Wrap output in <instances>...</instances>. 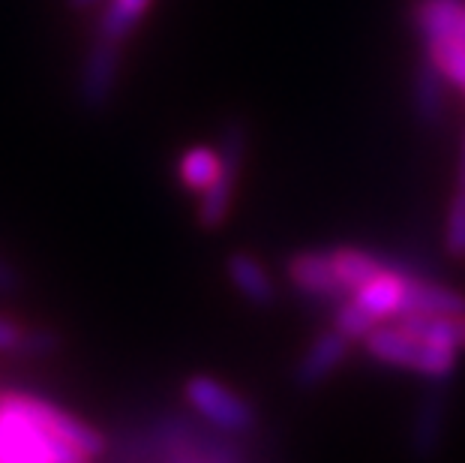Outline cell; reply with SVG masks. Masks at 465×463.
Returning a JSON list of instances; mask_svg holds the SVG:
<instances>
[{"instance_id": "6da1fadb", "label": "cell", "mask_w": 465, "mask_h": 463, "mask_svg": "<svg viewBox=\"0 0 465 463\" xmlns=\"http://www.w3.org/2000/svg\"><path fill=\"white\" fill-rule=\"evenodd\" d=\"M370 356L391 367L414 370L427 379H448L457 370V349L435 347V343L420 340L402 325H375L370 337L363 340Z\"/></svg>"}, {"instance_id": "7a4b0ae2", "label": "cell", "mask_w": 465, "mask_h": 463, "mask_svg": "<svg viewBox=\"0 0 465 463\" xmlns=\"http://www.w3.org/2000/svg\"><path fill=\"white\" fill-rule=\"evenodd\" d=\"M186 403L199 412L207 425L220 428L225 433H246L255 425V409L252 403L241 398L229 386H223L213 377H193L186 382Z\"/></svg>"}, {"instance_id": "3957f363", "label": "cell", "mask_w": 465, "mask_h": 463, "mask_svg": "<svg viewBox=\"0 0 465 463\" xmlns=\"http://www.w3.org/2000/svg\"><path fill=\"white\" fill-rule=\"evenodd\" d=\"M0 398L6 403H13L15 409H22L27 418H34L39 428L54 433L66 442H73L82 451H87L91 458H100L105 451V437L96 428H91L87 421L69 416L66 409L54 407L52 400L36 398V394H25V391H0Z\"/></svg>"}, {"instance_id": "277c9868", "label": "cell", "mask_w": 465, "mask_h": 463, "mask_svg": "<svg viewBox=\"0 0 465 463\" xmlns=\"http://www.w3.org/2000/svg\"><path fill=\"white\" fill-rule=\"evenodd\" d=\"M246 154V133L241 124H232L223 136V172L207 190L199 196V223L204 229H220V226L229 220L232 211V199H234V184H237V172H241Z\"/></svg>"}, {"instance_id": "5b68a950", "label": "cell", "mask_w": 465, "mask_h": 463, "mask_svg": "<svg viewBox=\"0 0 465 463\" xmlns=\"http://www.w3.org/2000/svg\"><path fill=\"white\" fill-rule=\"evenodd\" d=\"M117 70H121V43L96 36L84 55L82 73H78V96H82L84 108L100 112V108L112 103L117 87Z\"/></svg>"}, {"instance_id": "8992f818", "label": "cell", "mask_w": 465, "mask_h": 463, "mask_svg": "<svg viewBox=\"0 0 465 463\" xmlns=\"http://www.w3.org/2000/svg\"><path fill=\"white\" fill-rule=\"evenodd\" d=\"M289 280L298 292L319 301H340L349 298L333 268L331 250H303L289 259Z\"/></svg>"}, {"instance_id": "52a82bcc", "label": "cell", "mask_w": 465, "mask_h": 463, "mask_svg": "<svg viewBox=\"0 0 465 463\" xmlns=\"http://www.w3.org/2000/svg\"><path fill=\"white\" fill-rule=\"evenodd\" d=\"M405 280H409V271L397 268V265H388V268H384L381 274H375L372 280H366L363 286H358L349 298L358 304L366 317H372L379 325L391 322V319H400Z\"/></svg>"}, {"instance_id": "ba28073f", "label": "cell", "mask_w": 465, "mask_h": 463, "mask_svg": "<svg viewBox=\"0 0 465 463\" xmlns=\"http://www.w3.org/2000/svg\"><path fill=\"white\" fill-rule=\"evenodd\" d=\"M405 317H457L465 319V295L448 286H439L432 280H420L409 274L402 295V313Z\"/></svg>"}, {"instance_id": "9c48e42d", "label": "cell", "mask_w": 465, "mask_h": 463, "mask_svg": "<svg viewBox=\"0 0 465 463\" xmlns=\"http://www.w3.org/2000/svg\"><path fill=\"white\" fill-rule=\"evenodd\" d=\"M349 337H342L340 331H322L310 347H306L303 358L298 361V370H294V382L301 388H315L322 386L324 379L336 373L349 358Z\"/></svg>"}, {"instance_id": "30bf717a", "label": "cell", "mask_w": 465, "mask_h": 463, "mask_svg": "<svg viewBox=\"0 0 465 463\" xmlns=\"http://www.w3.org/2000/svg\"><path fill=\"white\" fill-rule=\"evenodd\" d=\"M225 271H229V280L234 289L250 304H255V307H271L276 301V283L271 277V271H267L255 256L232 253L229 262H225Z\"/></svg>"}, {"instance_id": "8fae6325", "label": "cell", "mask_w": 465, "mask_h": 463, "mask_svg": "<svg viewBox=\"0 0 465 463\" xmlns=\"http://www.w3.org/2000/svg\"><path fill=\"white\" fill-rule=\"evenodd\" d=\"M462 13L465 0H418L411 15L423 43H435V39H457Z\"/></svg>"}, {"instance_id": "7c38bea8", "label": "cell", "mask_w": 465, "mask_h": 463, "mask_svg": "<svg viewBox=\"0 0 465 463\" xmlns=\"http://www.w3.org/2000/svg\"><path fill=\"white\" fill-rule=\"evenodd\" d=\"M331 256H333L336 277H340L345 295H351L358 286L372 280L375 274H381L391 265V262H384L381 256L361 250V247H336V250H331Z\"/></svg>"}, {"instance_id": "4fadbf2b", "label": "cell", "mask_w": 465, "mask_h": 463, "mask_svg": "<svg viewBox=\"0 0 465 463\" xmlns=\"http://www.w3.org/2000/svg\"><path fill=\"white\" fill-rule=\"evenodd\" d=\"M223 172V156L220 151L207 145H195L190 151H183V156L177 160V178L193 193H204Z\"/></svg>"}, {"instance_id": "5bb4252c", "label": "cell", "mask_w": 465, "mask_h": 463, "mask_svg": "<svg viewBox=\"0 0 465 463\" xmlns=\"http://www.w3.org/2000/svg\"><path fill=\"white\" fill-rule=\"evenodd\" d=\"M444 85H448V78H444L430 61H423L418 66V75H414V108H418V115L423 117L427 124H439L441 115H444Z\"/></svg>"}, {"instance_id": "9a60e30c", "label": "cell", "mask_w": 465, "mask_h": 463, "mask_svg": "<svg viewBox=\"0 0 465 463\" xmlns=\"http://www.w3.org/2000/svg\"><path fill=\"white\" fill-rule=\"evenodd\" d=\"M444 398L441 394H430L427 400L420 403V412H418V421H414V451L420 458H432L435 451L441 446V437H444Z\"/></svg>"}, {"instance_id": "2e32d148", "label": "cell", "mask_w": 465, "mask_h": 463, "mask_svg": "<svg viewBox=\"0 0 465 463\" xmlns=\"http://www.w3.org/2000/svg\"><path fill=\"white\" fill-rule=\"evenodd\" d=\"M147 6H151V0H108L100 15V25H96V36L124 43L133 34V27L144 15Z\"/></svg>"}, {"instance_id": "e0dca14e", "label": "cell", "mask_w": 465, "mask_h": 463, "mask_svg": "<svg viewBox=\"0 0 465 463\" xmlns=\"http://www.w3.org/2000/svg\"><path fill=\"white\" fill-rule=\"evenodd\" d=\"M397 322L411 334H418L420 340L435 343V347H448V349L462 347V319L457 317H405Z\"/></svg>"}, {"instance_id": "ac0fdd59", "label": "cell", "mask_w": 465, "mask_h": 463, "mask_svg": "<svg viewBox=\"0 0 465 463\" xmlns=\"http://www.w3.org/2000/svg\"><path fill=\"white\" fill-rule=\"evenodd\" d=\"M427 61L450 85L465 87V43H460V39H435V43H427Z\"/></svg>"}, {"instance_id": "d6986e66", "label": "cell", "mask_w": 465, "mask_h": 463, "mask_svg": "<svg viewBox=\"0 0 465 463\" xmlns=\"http://www.w3.org/2000/svg\"><path fill=\"white\" fill-rule=\"evenodd\" d=\"M444 250L450 259L465 262V186L453 190L448 205V223H444Z\"/></svg>"}, {"instance_id": "ffe728a7", "label": "cell", "mask_w": 465, "mask_h": 463, "mask_svg": "<svg viewBox=\"0 0 465 463\" xmlns=\"http://www.w3.org/2000/svg\"><path fill=\"white\" fill-rule=\"evenodd\" d=\"M375 325H379V322H375L372 317H366V313L351 298H342L340 307L333 310V328L340 331L342 337H349V340H366Z\"/></svg>"}, {"instance_id": "44dd1931", "label": "cell", "mask_w": 465, "mask_h": 463, "mask_svg": "<svg viewBox=\"0 0 465 463\" xmlns=\"http://www.w3.org/2000/svg\"><path fill=\"white\" fill-rule=\"evenodd\" d=\"M57 349V334L54 331H39V328H27L25 334V343L18 352L25 356H45V352H54Z\"/></svg>"}, {"instance_id": "7402d4cb", "label": "cell", "mask_w": 465, "mask_h": 463, "mask_svg": "<svg viewBox=\"0 0 465 463\" xmlns=\"http://www.w3.org/2000/svg\"><path fill=\"white\" fill-rule=\"evenodd\" d=\"M25 334H27L25 325H18L15 319L0 317V352H18L25 343Z\"/></svg>"}, {"instance_id": "603a6c76", "label": "cell", "mask_w": 465, "mask_h": 463, "mask_svg": "<svg viewBox=\"0 0 465 463\" xmlns=\"http://www.w3.org/2000/svg\"><path fill=\"white\" fill-rule=\"evenodd\" d=\"M22 277H18V271L9 265L4 256H0V292H15Z\"/></svg>"}, {"instance_id": "cb8c5ba5", "label": "cell", "mask_w": 465, "mask_h": 463, "mask_svg": "<svg viewBox=\"0 0 465 463\" xmlns=\"http://www.w3.org/2000/svg\"><path fill=\"white\" fill-rule=\"evenodd\" d=\"M108 0H66V6L69 9H75V13H87V9H94V6H105Z\"/></svg>"}, {"instance_id": "d4e9b609", "label": "cell", "mask_w": 465, "mask_h": 463, "mask_svg": "<svg viewBox=\"0 0 465 463\" xmlns=\"http://www.w3.org/2000/svg\"><path fill=\"white\" fill-rule=\"evenodd\" d=\"M462 347H465V319H462Z\"/></svg>"}, {"instance_id": "484cf974", "label": "cell", "mask_w": 465, "mask_h": 463, "mask_svg": "<svg viewBox=\"0 0 465 463\" xmlns=\"http://www.w3.org/2000/svg\"><path fill=\"white\" fill-rule=\"evenodd\" d=\"M0 463H4V458H0Z\"/></svg>"}, {"instance_id": "4316f807", "label": "cell", "mask_w": 465, "mask_h": 463, "mask_svg": "<svg viewBox=\"0 0 465 463\" xmlns=\"http://www.w3.org/2000/svg\"><path fill=\"white\" fill-rule=\"evenodd\" d=\"M462 91H465V87H462Z\"/></svg>"}]
</instances>
